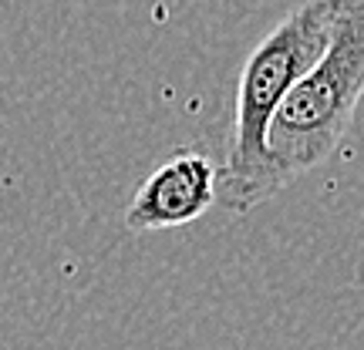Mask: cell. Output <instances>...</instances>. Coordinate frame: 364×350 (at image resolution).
Listing matches in <instances>:
<instances>
[{
	"mask_svg": "<svg viewBox=\"0 0 364 350\" xmlns=\"http://www.w3.org/2000/svg\"><path fill=\"white\" fill-rule=\"evenodd\" d=\"M341 0H304L247 54L233 104L230 148L220 162V202L247 216L280 192L273 179L267 135L280 104L331 40Z\"/></svg>",
	"mask_w": 364,
	"mask_h": 350,
	"instance_id": "cell-1",
	"label": "cell"
},
{
	"mask_svg": "<svg viewBox=\"0 0 364 350\" xmlns=\"http://www.w3.org/2000/svg\"><path fill=\"white\" fill-rule=\"evenodd\" d=\"M361 98L364 0H341L327 48L287 94L267 135L273 179L280 189L338 152L344 135L351 131Z\"/></svg>",
	"mask_w": 364,
	"mask_h": 350,
	"instance_id": "cell-2",
	"label": "cell"
},
{
	"mask_svg": "<svg viewBox=\"0 0 364 350\" xmlns=\"http://www.w3.org/2000/svg\"><path fill=\"white\" fill-rule=\"evenodd\" d=\"M220 202V162L199 148H176L135 189L125 209V229L156 233L203 219Z\"/></svg>",
	"mask_w": 364,
	"mask_h": 350,
	"instance_id": "cell-3",
	"label": "cell"
}]
</instances>
